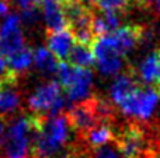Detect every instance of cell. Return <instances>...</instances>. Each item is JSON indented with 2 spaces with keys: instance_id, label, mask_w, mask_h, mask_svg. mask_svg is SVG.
<instances>
[{
  "instance_id": "6da1fadb",
  "label": "cell",
  "mask_w": 160,
  "mask_h": 158,
  "mask_svg": "<svg viewBox=\"0 0 160 158\" xmlns=\"http://www.w3.org/2000/svg\"><path fill=\"white\" fill-rule=\"evenodd\" d=\"M47 120L45 115L16 118L7 129L4 139V158H28L31 143Z\"/></svg>"
},
{
  "instance_id": "7a4b0ae2",
  "label": "cell",
  "mask_w": 160,
  "mask_h": 158,
  "mask_svg": "<svg viewBox=\"0 0 160 158\" xmlns=\"http://www.w3.org/2000/svg\"><path fill=\"white\" fill-rule=\"evenodd\" d=\"M66 119L69 128L76 130L82 137L96 126L110 123L112 119V109L110 104L101 98H88L73 105L68 111Z\"/></svg>"
},
{
  "instance_id": "3957f363",
  "label": "cell",
  "mask_w": 160,
  "mask_h": 158,
  "mask_svg": "<svg viewBox=\"0 0 160 158\" xmlns=\"http://www.w3.org/2000/svg\"><path fill=\"white\" fill-rule=\"evenodd\" d=\"M69 136V123L66 115H56L47 118L44 128L35 134L31 143V156L32 158H52L63 147Z\"/></svg>"
},
{
  "instance_id": "277c9868",
  "label": "cell",
  "mask_w": 160,
  "mask_h": 158,
  "mask_svg": "<svg viewBox=\"0 0 160 158\" xmlns=\"http://www.w3.org/2000/svg\"><path fill=\"white\" fill-rule=\"evenodd\" d=\"M159 102L160 91L158 88L139 86L118 106L127 116L136 118L139 120H148L155 114Z\"/></svg>"
},
{
  "instance_id": "5b68a950",
  "label": "cell",
  "mask_w": 160,
  "mask_h": 158,
  "mask_svg": "<svg viewBox=\"0 0 160 158\" xmlns=\"http://www.w3.org/2000/svg\"><path fill=\"white\" fill-rule=\"evenodd\" d=\"M91 50H93L94 59H96L97 69L101 74L111 76L121 72L125 56L119 52L115 41L110 34L94 38L93 44H91Z\"/></svg>"
},
{
  "instance_id": "8992f818",
  "label": "cell",
  "mask_w": 160,
  "mask_h": 158,
  "mask_svg": "<svg viewBox=\"0 0 160 158\" xmlns=\"http://www.w3.org/2000/svg\"><path fill=\"white\" fill-rule=\"evenodd\" d=\"M115 148L122 158H152L148 150V139L145 130L136 123L125 125L114 136Z\"/></svg>"
},
{
  "instance_id": "52a82bcc",
  "label": "cell",
  "mask_w": 160,
  "mask_h": 158,
  "mask_svg": "<svg viewBox=\"0 0 160 158\" xmlns=\"http://www.w3.org/2000/svg\"><path fill=\"white\" fill-rule=\"evenodd\" d=\"M61 86L58 81H48L39 86L28 98V106L35 115L49 112L51 116H56L62 112L65 100L61 95Z\"/></svg>"
},
{
  "instance_id": "ba28073f",
  "label": "cell",
  "mask_w": 160,
  "mask_h": 158,
  "mask_svg": "<svg viewBox=\"0 0 160 158\" xmlns=\"http://www.w3.org/2000/svg\"><path fill=\"white\" fill-rule=\"evenodd\" d=\"M24 46V35L20 16L8 14L0 25V55L8 58L21 50Z\"/></svg>"
},
{
  "instance_id": "9c48e42d",
  "label": "cell",
  "mask_w": 160,
  "mask_h": 158,
  "mask_svg": "<svg viewBox=\"0 0 160 158\" xmlns=\"http://www.w3.org/2000/svg\"><path fill=\"white\" fill-rule=\"evenodd\" d=\"M143 34H145V27L142 25H125V27H119L110 35L115 41L117 46H118L119 52L122 55H127L128 52L133 50L138 45L142 44L143 41Z\"/></svg>"
},
{
  "instance_id": "30bf717a",
  "label": "cell",
  "mask_w": 160,
  "mask_h": 158,
  "mask_svg": "<svg viewBox=\"0 0 160 158\" xmlns=\"http://www.w3.org/2000/svg\"><path fill=\"white\" fill-rule=\"evenodd\" d=\"M47 45L58 62H68V56L75 45V36L68 27L56 32H47Z\"/></svg>"
},
{
  "instance_id": "8fae6325",
  "label": "cell",
  "mask_w": 160,
  "mask_h": 158,
  "mask_svg": "<svg viewBox=\"0 0 160 158\" xmlns=\"http://www.w3.org/2000/svg\"><path fill=\"white\" fill-rule=\"evenodd\" d=\"M138 81L135 77V72L132 69H128L125 72H122L118 77L114 80L112 86L110 88V95L111 100L114 101L115 105H119L131 92L135 88H138Z\"/></svg>"
},
{
  "instance_id": "7c38bea8",
  "label": "cell",
  "mask_w": 160,
  "mask_h": 158,
  "mask_svg": "<svg viewBox=\"0 0 160 158\" xmlns=\"http://www.w3.org/2000/svg\"><path fill=\"white\" fill-rule=\"evenodd\" d=\"M41 11L47 24V32H56L68 27L62 6L53 0H44L41 4Z\"/></svg>"
},
{
  "instance_id": "4fadbf2b",
  "label": "cell",
  "mask_w": 160,
  "mask_h": 158,
  "mask_svg": "<svg viewBox=\"0 0 160 158\" xmlns=\"http://www.w3.org/2000/svg\"><path fill=\"white\" fill-rule=\"evenodd\" d=\"M93 84V74L88 69H78L73 84L66 90L69 101H82L88 97Z\"/></svg>"
},
{
  "instance_id": "5bb4252c",
  "label": "cell",
  "mask_w": 160,
  "mask_h": 158,
  "mask_svg": "<svg viewBox=\"0 0 160 158\" xmlns=\"http://www.w3.org/2000/svg\"><path fill=\"white\" fill-rule=\"evenodd\" d=\"M17 84L0 86V118L13 115L20 106V92Z\"/></svg>"
},
{
  "instance_id": "9a60e30c",
  "label": "cell",
  "mask_w": 160,
  "mask_h": 158,
  "mask_svg": "<svg viewBox=\"0 0 160 158\" xmlns=\"http://www.w3.org/2000/svg\"><path fill=\"white\" fill-rule=\"evenodd\" d=\"M66 63H69L70 66H73V67H78V69L90 70V67H93L94 63H96V59H94L91 46L75 42L69 56H68Z\"/></svg>"
},
{
  "instance_id": "2e32d148",
  "label": "cell",
  "mask_w": 160,
  "mask_h": 158,
  "mask_svg": "<svg viewBox=\"0 0 160 158\" xmlns=\"http://www.w3.org/2000/svg\"><path fill=\"white\" fill-rule=\"evenodd\" d=\"M114 136H115V133H114L110 123H101V125L93 128L82 137L88 143V146H91L93 148H98L105 146L107 143L112 142Z\"/></svg>"
},
{
  "instance_id": "e0dca14e",
  "label": "cell",
  "mask_w": 160,
  "mask_h": 158,
  "mask_svg": "<svg viewBox=\"0 0 160 158\" xmlns=\"http://www.w3.org/2000/svg\"><path fill=\"white\" fill-rule=\"evenodd\" d=\"M34 63L44 76H52L58 72V59L49 52L48 48H38L34 52Z\"/></svg>"
},
{
  "instance_id": "ac0fdd59",
  "label": "cell",
  "mask_w": 160,
  "mask_h": 158,
  "mask_svg": "<svg viewBox=\"0 0 160 158\" xmlns=\"http://www.w3.org/2000/svg\"><path fill=\"white\" fill-rule=\"evenodd\" d=\"M159 60H160V50L156 49L152 53L146 56L142 60L141 66H139V76H141L142 81L146 84L156 83L159 73Z\"/></svg>"
},
{
  "instance_id": "d6986e66",
  "label": "cell",
  "mask_w": 160,
  "mask_h": 158,
  "mask_svg": "<svg viewBox=\"0 0 160 158\" xmlns=\"http://www.w3.org/2000/svg\"><path fill=\"white\" fill-rule=\"evenodd\" d=\"M6 59H7V63L10 66V69L14 73L20 74V73H24L25 70H28V67L34 62V52L31 48L24 46L21 50H18V52H16L14 55L8 56Z\"/></svg>"
},
{
  "instance_id": "ffe728a7",
  "label": "cell",
  "mask_w": 160,
  "mask_h": 158,
  "mask_svg": "<svg viewBox=\"0 0 160 158\" xmlns=\"http://www.w3.org/2000/svg\"><path fill=\"white\" fill-rule=\"evenodd\" d=\"M131 6L129 0H96L94 7L100 11H119L124 13Z\"/></svg>"
},
{
  "instance_id": "44dd1931",
  "label": "cell",
  "mask_w": 160,
  "mask_h": 158,
  "mask_svg": "<svg viewBox=\"0 0 160 158\" xmlns=\"http://www.w3.org/2000/svg\"><path fill=\"white\" fill-rule=\"evenodd\" d=\"M39 17H41V6H30V7L21 10L20 20L27 25H35Z\"/></svg>"
},
{
  "instance_id": "7402d4cb",
  "label": "cell",
  "mask_w": 160,
  "mask_h": 158,
  "mask_svg": "<svg viewBox=\"0 0 160 158\" xmlns=\"http://www.w3.org/2000/svg\"><path fill=\"white\" fill-rule=\"evenodd\" d=\"M93 158H122V157L115 151V147L102 146V147H98L94 150Z\"/></svg>"
},
{
  "instance_id": "603a6c76",
  "label": "cell",
  "mask_w": 160,
  "mask_h": 158,
  "mask_svg": "<svg viewBox=\"0 0 160 158\" xmlns=\"http://www.w3.org/2000/svg\"><path fill=\"white\" fill-rule=\"evenodd\" d=\"M10 3L11 0H0V17L6 18L10 14Z\"/></svg>"
},
{
  "instance_id": "cb8c5ba5",
  "label": "cell",
  "mask_w": 160,
  "mask_h": 158,
  "mask_svg": "<svg viewBox=\"0 0 160 158\" xmlns=\"http://www.w3.org/2000/svg\"><path fill=\"white\" fill-rule=\"evenodd\" d=\"M155 0H129L131 4H135V6H139V7H148L150 6Z\"/></svg>"
},
{
  "instance_id": "d4e9b609",
  "label": "cell",
  "mask_w": 160,
  "mask_h": 158,
  "mask_svg": "<svg viewBox=\"0 0 160 158\" xmlns=\"http://www.w3.org/2000/svg\"><path fill=\"white\" fill-rule=\"evenodd\" d=\"M14 2L17 3V6H18V7H21V10L30 7V6H34L31 0H14Z\"/></svg>"
},
{
  "instance_id": "484cf974",
  "label": "cell",
  "mask_w": 160,
  "mask_h": 158,
  "mask_svg": "<svg viewBox=\"0 0 160 158\" xmlns=\"http://www.w3.org/2000/svg\"><path fill=\"white\" fill-rule=\"evenodd\" d=\"M3 129H4V126H3V119L0 118V144H2V140H3Z\"/></svg>"
},
{
  "instance_id": "4316f807",
  "label": "cell",
  "mask_w": 160,
  "mask_h": 158,
  "mask_svg": "<svg viewBox=\"0 0 160 158\" xmlns=\"http://www.w3.org/2000/svg\"><path fill=\"white\" fill-rule=\"evenodd\" d=\"M156 84H158L156 88L160 91V60H159V73H158V78H156Z\"/></svg>"
},
{
  "instance_id": "83f0119b",
  "label": "cell",
  "mask_w": 160,
  "mask_h": 158,
  "mask_svg": "<svg viewBox=\"0 0 160 158\" xmlns=\"http://www.w3.org/2000/svg\"><path fill=\"white\" fill-rule=\"evenodd\" d=\"M155 7H156V11L160 14V0H155Z\"/></svg>"
},
{
  "instance_id": "f1b7e54d",
  "label": "cell",
  "mask_w": 160,
  "mask_h": 158,
  "mask_svg": "<svg viewBox=\"0 0 160 158\" xmlns=\"http://www.w3.org/2000/svg\"><path fill=\"white\" fill-rule=\"evenodd\" d=\"M152 158H153V157H152Z\"/></svg>"
}]
</instances>
